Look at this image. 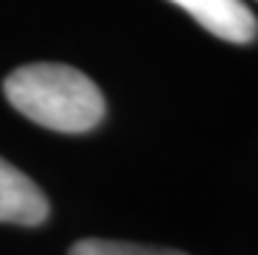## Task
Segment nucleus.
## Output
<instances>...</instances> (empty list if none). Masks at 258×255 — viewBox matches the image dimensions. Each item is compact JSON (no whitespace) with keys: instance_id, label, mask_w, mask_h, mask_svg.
Returning <instances> with one entry per match:
<instances>
[{"instance_id":"20e7f679","label":"nucleus","mask_w":258,"mask_h":255,"mask_svg":"<svg viewBox=\"0 0 258 255\" xmlns=\"http://www.w3.org/2000/svg\"><path fill=\"white\" fill-rule=\"evenodd\" d=\"M68 255H185L170 247H146L133 242H115V239H81L71 247Z\"/></svg>"},{"instance_id":"f257e3e1","label":"nucleus","mask_w":258,"mask_h":255,"mask_svg":"<svg viewBox=\"0 0 258 255\" xmlns=\"http://www.w3.org/2000/svg\"><path fill=\"white\" fill-rule=\"evenodd\" d=\"M3 92L13 110L57 133H86L104 117V97L97 83L63 63L21 65L6 78Z\"/></svg>"},{"instance_id":"7ed1b4c3","label":"nucleus","mask_w":258,"mask_h":255,"mask_svg":"<svg viewBox=\"0 0 258 255\" xmlns=\"http://www.w3.org/2000/svg\"><path fill=\"white\" fill-rule=\"evenodd\" d=\"M50 216V203L44 193L21 169L0 156V221L39 227Z\"/></svg>"},{"instance_id":"f03ea898","label":"nucleus","mask_w":258,"mask_h":255,"mask_svg":"<svg viewBox=\"0 0 258 255\" xmlns=\"http://www.w3.org/2000/svg\"><path fill=\"white\" fill-rule=\"evenodd\" d=\"M170 3L188 11L206 32L224 42L248 44L258 37V21L242 0H170Z\"/></svg>"}]
</instances>
